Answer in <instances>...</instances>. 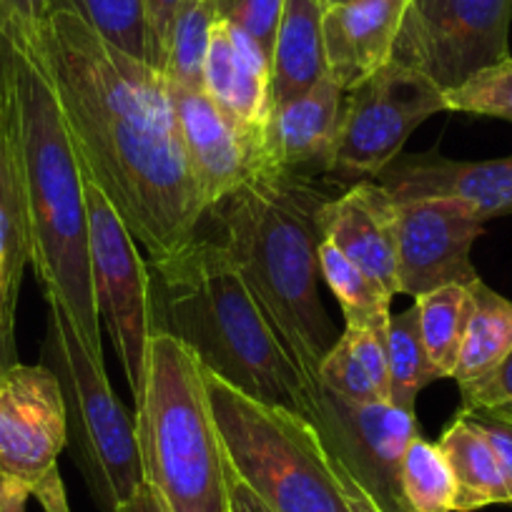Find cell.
<instances>
[{
    "label": "cell",
    "mask_w": 512,
    "mask_h": 512,
    "mask_svg": "<svg viewBox=\"0 0 512 512\" xmlns=\"http://www.w3.org/2000/svg\"><path fill=\"white\" fill-rule=\"evenodd\" d=\"M485 229L462 199L395 201L397 292L417 299L447 284H472L470 251Z\"/></svg>",
    "instance_id": "obj_12"
},
{
    "label": "cell",
    "mask_w": 512,
    "mask_h": 512,
    "mask_svg": "<svg viewBox=\"0 0 512 512\" xmlns=\"http://www.w3.org/2000/svg\"><path fill=\"white\" fill-rule=\"evenodd\" d=\"M36 38L83 179L111 201L149 262L199 239L209 206L186 161L164 73L68 11L48 13Z\"/></svg>",
    "instance_id": "obj_1"
},
{
    "label": "cell",
    "mask_w": 512,
    "mask_h": 512,
    "mask_svg": "<svg viewBox=\"0 0 512 512\" xmlns=\"http://www.w3.org/2000/svg\"><path fill=\"white\" fill-rule=\"evenodd\" d=\"M327 6H342V3H354V0H324Z\"/></svg>",
    "instance_id": "obj_44"
},
{
    "label": "cell",
    "mask_w": 512,
    "mask_h": 512,
    "mask_svg": "<svg viewBox=\"0 0 512 512\" xmlns=\"http://www.w3.org/2000/svg\"><path fill=\"white\" fill-rule=\"evenodd\" d=\"M31 264L21 166L6 106L0 98V312L16 324L23 272Z\"/></svg>",
    "instance_id": "obj_21"
},
{
    "label": "cell",
    "mask_w": 512,
    "mask_h": 512,
    "mask_svg": "<svg viewBox=\"0 0 512 512\" xmlns=\"http://www.w3.org/2000/svg\"><path fill=\"white\" fill-rule=\"evenodd\" d=\"M437 445L455 477V512H475L487 505H512V492L490 442L467 417L457 412Z\"/></svg>",
    "instance_id": "obj_22"
},
{
    "label": "cell",
    "mask_w": 512,
    "mask_h": 512,
    "mask_svg": "<svg viewBox=\"0 0 512 512\" xmlns=\"http://www.w3.org/2000/svg\"><path fill=\"white\" fill-rule=\"evenodd\" d=\"M146 3V18H149L151 38H154V68L164 66L166 46H169L171 28H174V18L179 8L186 0H144Z\"/></svg>",
    "instance_id": "obj_36"
},
{
    "label": "cell",
    "mask_w": 512,
    "mask_h": 512,
    "mask_svg": "<svg viewBox=\"0 0 512 512\" xmlns=\"http://www.w3.org/2000/svg\"><path fill=\"white\" fill-rule=\"evenodd\" d=\"M512 0H407L395 58L450 91L510 58Z\"/></svg>",
    "instance_id": "obj_10"
},
{
    "label": "cell",
    "mask_w": 512,
    "mask_h": 512,
    "mask_svg": "<svg viewBox=\"0 0 512 512\" xmlns=\"http://www.w3.org/2000/svg\"><path fill=\"white\" fill-rule=\"evenodd\" d=\"M344 91L332 76H324L294 101L274 106L264 126L259 159L262 171H294V174L324 176ZM327 179V176H324Z\"/></svg>",
    "instance_id": "obj_17"
},
{
    "label": "cell",
    "mask_w": 512,
    "mask_h": 512,
    "mask_svg": "<svg viewBox=\"0 0 512 512\" xmlns=\"http://www.w3.org/2000/svg\"><path fill=\"white\" fill-rule=\"evenodd\" d=\"M116 512H166V507L164 502L159 500L154 487H151L149 482H144V485L136 490V495L128 502H123Z\"/></svg>",
    "instance_id": "obj_41"
},
{
    "label": "cell",
    "mask_w": 512,
    "mask_h": 512,
    "mask_svg": "<svg viewBox=\"0 0 512 512\" xmlns=\"http://www.w3.org/2000/svg\"><path fill=\"white\" fill-rule=\"evenodd\" d=\"M387 367H390V405L407 412H415L417 395L427 384L445 379V374L427 357L415 304L405 312L392 314L387 327Z\"/></svg>",
    "instance_id": "obj_26"
},
{
    "label": "cell",
    "mask_w": 512,
    "mask_h": 512,
    "mask_svg": "<svg viewBox=\"0 0 512 512\" xmlns=\"http://www.w3.org/2000/svg\"><path fill=\"white\" fill-rule=\"evenodd\" d=\"M407 0H354L324 11L327 73L352 91L395 58Z\"/></svg>",
    "instance_id": "obj_19"
},
{
    "label": "cell",
    "mask_w": 512,
    "mask_h": 512,
    "mask_svg": "<svg viewBox=\"0 0 512 512\" xmlns=\"http://www.w3.org/2000/svg\"><path fill=\"white\" fill-rule=\"evenodd\" d=\"M322 179L256 171L209 211L246 289L314 387L319 364L339 339L319 292V206L334 196Z\"/></svg>",
    "instance_id": "obj_3"
},
{
    "label": "cell",
    "mask_w": 512,
    "mask_h": 512,
    "mask_svg": "<svg viewBox=\"0 0 512 512\" xmlns=\"http://www.w3.org/2000/svg\"><path fill=\"white\" fill-rule=\"evenodd\" d=\"M402 495L410 512H455L457 485L440 445L417 435L402 457Z\"/></svg>",
    "instance_id": "obj_29"
},
{
    "label": "cell",
    "mask_w": 512,
    "mask_h": 512,
    "mask_svg": "<svg viewBox=\"0 0 512 512\" xmlns=\"http://www.w3.org/2000/svg\"><path fill=\"white\" fill-rule=\"evenodd\" d=\"M204 382L231 467L274 512H352L312 422L251 400L209 369Z\"/></svg>",
    "instance_id": "obj_6"
},
{
    "label": "cell",
    "mask_w": 512,
    "mask_h": 512,
    "mask_svg": "<svg viewBox=\"0 0 512 512\" xmlns=\"http://www.w3.org/2000/svg\"><path fill=\"white\" fill-rule=\"evenodd\" d=\"M144 477L166 512H229L226 452L211 415L204 367L179 339L154 332L136 400Z\"/></svg>",
    "instance_id": "obj_5"
},
{
    "label": "cell",
    "mask_w": 512,
    "mask_h": 512,
    "mask_svg": "<svg viewBox=\"0 0 512 512\" xmlns=\"http://www.w3.org/2000/svg\"><path fill=\"white\" fill-rule=\"evenodd\" d=\"M329 465H332L334 475H337L339 485H342L344 495H347L349 510H352V512H382L377 505H374L372 500H369L367 492H364L362 487H359L357 482H354L352 477H349V472L344 470V467H339L337 462H332V460H329Z\"/></svg>",
    "instance_id": "obj_40"
},
{
    "label": "cell",
    "mask_w": 512,
    "mask_h": 512,
    "mask_svg": "<svg viewBox=\"0 0 512 512\" xmlns=\"http://www.w3.org/2000/svg\"><path fill=\"white\" fill-rule=\"evenodd\" d=\"M324 0H284L272 51V108L294 101L327 76Z\"/></svg>",
    "instance_id": "obj_20"
},
{
    "label": "cell",
    "mask_w": 512,
    "mask_h": 512,
    "mask_svg": "<svg viewBox=\"0 0 512 512\" xmlns=\"http://www.w3.org/2000/svg\"><path fill=\"white\" fill-rule=\"evenodd\" d=\"M309 422L332 462L349 472L382 512H410L402 495V457L420 435L415 412L390 402L357 405L317 387Z\"/></svg>",
    "instance_id": "obj_11"
},
{
    "label": "cell",
    "mask_w": 512,
    "mask_h": 512,
    "mask_svg": "<svg viewBox=\"0 0 512 512\" xmlns=\"http://www.w3.org/2000/svg\"><path fill=\"white\" fill-rule=\"evenodd\" d=\"M43 364L61 382L73 462L98 510L116 512L146 482L136 415L113 395L103 362L86 352L58 307H48Z\"/></svg>",
    "instance_id": "obj_7"
},
{
    "label": "cell",
    "mask_w": 512,
    "mask_h": 512,
    "mask_svg": "<svg viewBox=\"0 0 512 512\" xmlns=\"http://www.w3.org/2000/svg\"><path fill=\"white\" fill-rule=\"evenodd\" d=\"M374 181L395 201L462 199L482 221L512 214V156L455 161L440 154H400Z\"/></svg>",
    "instance_id": "obj_15"
},
{
    "label": "cell",
    "mask_w": 512,
    "mask_h": 512,
    "mask_svg": "<svg viewBox=\"0 0 512 512\" xmlns=\"http://www.w3.org/2000/svg\"><path fill=\"white\" fill-rule=\"evenodd\" d=\"M447 111L445 91L417 68L392 61L344 91L324 176L337 184L374 181L405 149L420 123Z\"/></svg>",
    "instance_id": "obj_8"
},
{
    "label": "cell",
    "mask_w": 512,
    "mask_h": 512,
    "mask_svg": "<svg viewBox=\"0 0 512 512\" xmlns=\"http://www.w3.org/2000/svg\"><path fill=\"white\" fill-rule=\"evenodd\" d=\"M462 417L472 422L477 430L482 432L487 442H490L492 452H495L497 462L502 467V475H505L507 487L512 492V422L500 420V417L485 415V412H465L460 410Z\"/></svg>",
    "instance_id": "obj_35"
},
{
    "label": "cell",
    "mask_w": 512,
    "mask_h": 512,
    "mask_svg": "<svg viewBox=\"0 0 512 512\" xmlns=\"http://www.w3.org/2000/svg\"><path fill=\"white\" fill-rule=\"evenodd\" d=\"M31 497L33 492L26 482L0 472V512H26Z\"/></svg>",
    "instance_id": "obj_39"
},
{
    "label": "cell",
    "mask_w": 512,
    "mask_h": 512,
    "mask_svg": "<svg viewBox=\"0 0 512 512\" xmlns=\"http://www.w3.org/2000/svg\"><path fill=\"white\" fill-rule=\"evenodd\" d=\"M457 387L465 412H485L512 422V352L487 374Z\"/></svg>",
    "instance_id": "obj_33"
},
{
    "label": "cell",
    "mask_w": 512,
    "mask_h": 512,
    "mask_svg": "<svg viewBox=\"0 0 512 512\" xmlns=\"http://www.w3.org/2000/svg\"><path fill=\"white\" fill-rule=\"evenodd\" d=\"M317 387H322V390L332 392V395L342 397L347 402H357V405L382 402V397L374 390V384L369 382L367 372L362 369L359 359L354 357L352 344H349L344 332L339 334L334 347L329 349L327 357L319 364Z\"/></svg>",
    "instance_id": "obj_31"
},
{
    "label": "cell",
    "mask_w": 512,
    "mask_h": 512,
    "mask_svg": "<svg viewBox=\"0 0 512 512\" xmlns=\"http://www.w3.org/2000/svg\"><path fill=\"white\" fill-rule=\"evenodd\" d=\"M216 21L219 18L211 0H186L179 8L161 66L166 81L186 88H204L206 53Z\"/></svg>",
    "instance_id": "obj_28"
},
{
    "label": "cell",
    "mask_w": 512,
    "mask_h": 512,
    "mask_svg": "<svg viewBox=\"0 0 512 512\" xmlns=\"http://www.w3.org/2000/svg\"><path fill=\"white\" fill-rule=\"evenodd\" d=\"M169 88L186 161L211 211L236 186L262 171L259 146L211 101L204 88L176 83H169Z\"/></svg>",
    "instance_id": "obj_14"
},
{
    "label": "cell",
    "mask_w": 512,
    "mask_h": 512,
    "mask_svg": "<svg viewBox=\"0 0 512 512\" xmlns=\"http://www.w3.org/2000/svg\"><path fill=\"white\" fill-rule=\"evenodd\" d=\"M472 314L467 322L460 359L452 372L457 384L472 382L490 372L512 352V302L482 279L470 284Z\"/></svg>",
    "instance_id": "obj_23"
},
{
    "label": "cell",
    "mask_w": 512,
    "mask_h": 512,
    "mask_svg": "<svg viewBox=\"0 0 512 512\" xmlns=\"http://www.w3.org/2000/svg\"><path fill=\"white\" fill-rule=\"evenodd\" d=\"M3 374H6V369H0V384H3Z\"/></svg>",
    "instance_id": "obj_45"
},
{
    "label": "cell",
    "mask_w": 512,
    "mask_h": 512,
    "mask_svg": "<svg viewBox=\"0 0 512 512\" xmlns=\"http://www.w3.org/2000/svg\"><path fill=\"white\" fill-rule=\"evenodd\" d=\"M88 216V262L98 317L113 339L128 390L139 400L144 390V369L151 324L149 262L136 249V241L111 201L93 181L83 179Z\"/></svg>",
    "instance_id": "obj_9"
},
{
    "label": "cell",
    "mask_w": 512,
    "mask_h": 512,
    "mask_svg": "<svg viewBox=\"0 0 512 512\" xmlns=\"http://www.w3.org/2000/svg\"><path fill=\"white\" fill-rule=\"evenodd\" d=\"M36 500L41 502V507L46 512H71L63 482H51V485H46L41 492H38Z\"/></svg>",
    "instance_id": "obj_43"
},
{
    "label": "cell",
    "mask_w": 512,
    "mask_h": 512,
    "mask_svg": "<svg viewBox=\"0 0 512 512\" xmlns=\"http://www.w3.org/2000/svg\"><path fill=\"white\" fill-rule=\"evenodd\" d=\"M226 497H229V512H274L262 497L241 480L239 472L231 467L229 457H226Z\"/></svg>",
    "instance_id": "obj_38"
},
{
    "label": "cell",
    "mask_w": 512,
    "mask_h": 512,
    "mask_svg": "<svg viewBox=\"0 0 512 512\" xmlns=\"http://www.w3.org/2000/svg\"><path fill=\"white\" fill-rule=\"evenodd\" d=\"M18 364V349H16V324L6 319V314L0 312V369H11Z\"/></svg>",
    "instance_id": "obj_42"
},
{
    "label": "cell",
    "mask_w": 512,
    "mask_h": 512,
    "mask_svg": "<svg viewBox=\"0 0 512 512\" xmlns=\"http://www.w3.org/2000/svg\"><path fill=\"white\" fill-rule=\"evenodd\" d=\"M48 18V0H0V23L41 28Z\"/></svg>",
    "instance_id": "obj_37"
},
{
    "label": "cell",
    "mask_w": 512,
    "mask_h": 512,
    "mask_svg": "<svg viewBox=\"0 0 512 512\" xmlns=\"http://www.w3.org/2000/svg\"><path fill=\"white\" fill-rule=\"evenodd\" d=\"M319 229L349 262L397 297L395 199L377 181H359L319 206Z\"/></svg>",
    "instance_id": "obj_16"
},
{
    "label": "cell",
    "mask_w": 512,
    "mask_h": 512,
    "mask_svg": "<svg viewBox=\"0 0 512 512\" xmlns=\"http://www.w3.org/2000/svg\"><path fill=\"white\" fill-rule=\"evenodd\" d=\"M36 31L0 23V98L21 166L31 267L48 307L63 309L86 352L103 362L83 174Z\"/></svg>",
    "instance_id": "obj_2"
},
{
    "label": "cell",
    "mask_w": 512,
    "mask_h": 512,
    "mask_svg": "<svg viewBox=\"0 0 512 512\" xmlns=\"http://www.w3.org/2000/svg\"><path fill=\"white\" fill-rule=\"evenodd\" d=\"M151 324L189 347L221 382L309 420L317 387L294 364L224 244L194 239L149 262Z\"/></svg>",
    "instance_id": "obj_4"
},
{
    "label": "cell",
    "mask_w": 512,
    "mask_h": 512,
    "mask_svg": "<svg viewBox=\"0 0 512 512\" xmlns=\"http://www.w3.org/2000/svg\"><path fill=\"white\" fill-rule=\"evenodd\" d=\"M68 447L61 382L46 364H13L0 384V472L31 492L58 470Z\"/></svg>",
    "instance_id": "obj_13"
},
{
    "label": "cell",
    "mask_w": 512,
    "mask_h": 512,
    "mask_svg": "<svg viewBox=\"0 0 512 512\" xmlns=\"http://www.w3.org/2000/svg\"><path fill=\"white\" fill-rule=\"evenodd\" d=\"M272 61L239 28L216 21L204 68V91L236 126L262 144L272 111ZM262 161V159H259Z\"/></svg>",
    "instance_id": "obj_18"
},
{
    "label": "cell",
    "mask_w": 512,
    "mask_h": 512,
    "mask_svg": "<svg viewBox=\"0 0 512 512\" xmlns=\"http://www.w3.org/2000/svg\"><path fill=\"white\" fill-rule=\"evenodd\" d=\"M211 6L219 21L246 33L251 41L262 46V51L272 61L284 0H211Z\"/></svg>",
    "instance_id": "obj_32"
},
{
    "label": "cell",
    "mask_w": 512,
    "mask_h": 512,
    "mask_svg": "<svg viewBox=\"0 0 512 512\" xmlns=\"http://www.w3.org/2000/svg\"><path fill=\"white\" fill-rule=\"evenodd\" d=\"M427 357L445 377H452L472 314L470 284H447L415 299Z\"/></svg>",
    "instance_id": "obj_25"
},
{
    "label": "cell",
    "mask_w": 512,
    "mask_h": 512,
    "mask_svg": "<svg viewBox=\"0 0 512 512\" xmlns=\"http://www.w3.org/2000/svg\"><path fill=\"white\" fill-rule=\"evenodd\" d=\"M354 357L359 359L362 369L367 372L369 382L379 392L382 402H390V367H387V332L377 329H354L344 327Z\"/></svg>",
    "instance_id": "obj_34"
},
{
    "label": "cell",
    "mask_w": 512,
    "mask_h": 512,
    "mask_svg": "<svg viewBox=\"0 0 512 512\" xmlns=\"http://www.w3.org/2000/svg\"><path fill=\"white\" fill-rule=\"evenodd\" d=\"M319 269H322V282L342 307L344 327L387 332L392 319L390 304L395 297L382 284L349 262L327 239L319 244Z\"/></svg>",
    "instance_id": "obj_24"
},
{
    "label": "cell",
    "mask_w": 512,
    "mask_h": 512,
    "mask_svg": "<svg viewBox=\"0 0 512 512\" xmlns=\"http://www.w3.org/2000/svg\"><path fill=\"white\" fill-rule=\"evenodd\" d=\"M447 111L512 121V58L487 66L445 91Z\"/></svg>",
    "instance_id": "obj_30"
},
{
    "label": "cell",
    "mask_w": 512,
    "mask_h": 512,
    "mask_svg": "<svg viewBox=\"0 0 512 512\" xmlns=\"http://www.w3.org/2000/svg\"><path fill=\"white\" fill-rule=\"evenodd\" d=\"M68 11L101 38L154 66V38L144 0H48V13Z\"/></svg>",
    "instance_id": "obj_27"
}]
</instances>
